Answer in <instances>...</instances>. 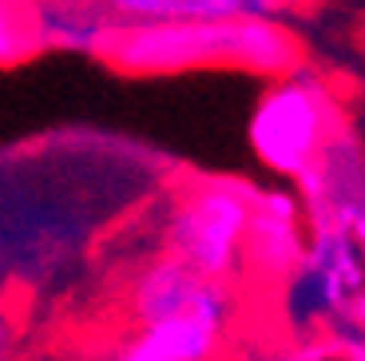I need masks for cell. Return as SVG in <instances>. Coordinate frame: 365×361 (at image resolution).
Instances as JSON below:
<instances>
[{
  "label": "cell",
  "instance_id": "1",
  "mask_svg": "<svg viewBox=\"0 0 365 361\" xmlns=\"http://www.w3.org/2000/svg\"><path fill=\"white\" fill-rule=\"evenodd\" d=\"M103 60L128 76H175V72H250L266 83L294 76L302 63V40L286 24L278 4L235 20L199 24H147L115 28Z\"/></svg>",
  "mask_w": 365,
  "mask_h": 361
},
{
  "label": "cell",
  "instance_id": "2",
  "mask_svg": "<svg viewBox=\"0 0 365 361\" xmlns=\"http://www.w3.org/2000/svg\"><path fill=\"white\" fill-rule=\"evenodd\" d=\"M346 136L341 108L318 76L294 72L270 80L258 91L247 119V139L255 159L286 183H306L329 147Z\"/></svg>",
  "mask_w": 365,
  "mask_h": 361
},
{
  "label": "cell",
  "instance_id": "3",
  "mask_svg": "<svg viewBox=\"0 0 365 361\" xmlns=\"http://www.w3.org/2000/svg\"><path fill=\"white\" fill-rule=\"evenodd\" d=\"M258 187L238 179H195L163 218V254L210 282H235L247 258V226Z\"/></svg>",
  "mask_w": 365,
  "mask_h": 361
},
{
  "label": "cell",
  "instance_id": "4",
  "mask_svg": "<svg viewBox=\"0 0 365 361\" xmlns=\"http://www.w3.org/2000/svg\"><path fill=\"white\" fill-rule=\"evenodd\" d=\"M230 314H235V294L227 282L202 278L191 266L175 262L171 254L151 258L128 282L131 330L179 322V317H227L230 322Z\"/></svg>",
  "mask_w": 365,
  "mask_h": 361
},
{
  "label": "cell",
  "instance_id": "5",
  "mask_svg": "<svg viewBox=\"0 0 365 361\" xmlns=\"http://www.w3.org/2000/svg\"><path fill=\"white\" fill-rule=\"evenodd\" d=\"M306 250H310V210L302 195L286 187H258L247 226L242 274H250L262 286L286 290L302 270Z\"/></svg>",
  "mask_w": 365,
  "mask_h": 361
},
{
  "label": "cell",
  "instance_id": "6",
  "mask_svg": "<svg viewBox=\"0 0 365 361\" xmlns=\"http://www.w3.org/2000/svg\"><path fill=\"white\" fill-rule=\"evenodd\" d=\"M298 195L310 218L338 223L365 250V151L349 131L329 147L318 171L306 183H298Z\"/></svg>",
  "mask_w": 365,
  "mask_h": 361
},
{
  "label": "cell",
  "instance_id": "7",
  "mask_svg": "<svg viewBox=\"0 0 365 361\" xmlns=\"http://www.w3.org/2000/svg\"><path fill=\"white\" fill-rule=\"evenodd\" d=\"M227 317H179L131 330L103 361H215L227 342Z\"/></svg>",
  "mask_w": 365,
  "mask_h": 361
},
{
  "label": "cell",
  "instance_id": "8",
  "mask_svg": "<svg viewBox=\"0 0 365 361\" xmlns=\"http://www.w3.org/2000/svg\"><path fill=\"white\" fill-rule=\"evenodd\" d=\"M32 24H36L40 52H80V56H103L115 36V20L108 4H52L40 0L32 4Z\"/></svg>",
  "mask_w": 365,
  "mask_h": 361
},
{
  "label": "cell",
  "instance_id": "9",
  "mask_svg": "<svg viewBox=\"0 0 365 361\" xmlns=\"http://www.w3.org/2000/svg\"><path fill=\"white\" fill-rule=\"evenodd\" d=\"M266 0H115L108 4L115 28L147 24H199V20H235L258 12Z\"/></svg>",
  "mask_w": 365,
  "mask_h": 361
},
{
  "label": "cell",
  "instance_id": "10",
  "mask_svg": "<svg viewBox=\"0 0 365 361\" xmlns=\"http://www.w3.org/2000/svg\"><path fill=\"white\" fill-rule=\"evenodd\" d=\"M28 56H40L32 4H4L0 0V68L24 63Z\"/></svg>",
  "mask_w": 365,
  "mask_h": 361
},
{
  "label": "cell",
  "instance_id": "11",
  "mask_svg": "<svg viewBox=\"0 0 365 361\" xmlns=\"http://www.w3.org/2000/svg\"><path fill=\"white\" fill-rule=\"evenodd\" d=\"M12 342H16V322H12L9 306L0 302V361L12 357Z\"/></svg>",
  "mask_w": 365,
  "mask_h": 361
}]
</instances>
